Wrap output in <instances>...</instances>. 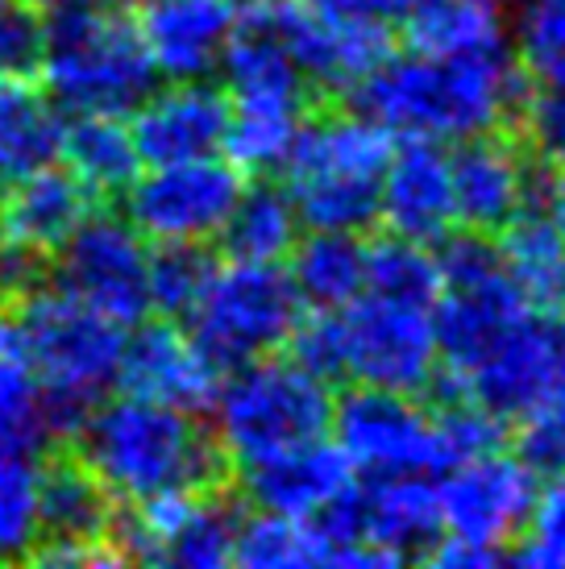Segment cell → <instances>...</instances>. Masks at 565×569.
<instances>
[{
  "label": "cell",
  "mask_w": 565,
  "mask_h": 569,
  "mask_svg": "<svg viewBox=\"0 0 565 569\" xmlns=\"http://www.w3.org/2000/svg\"><path fill=\"white\" fill-rule=\"evenodd\" d=\"M545 217L557 224V233L565 238V167H553L549 191H545Z\"/></svg>",
  "instance_id": "obj_46"
},
{
  "label": "cell",
  "mask_w": 565,
  "mask_h": 569,
  "mask_svg": "<svg viewBox=\"0 0 565 569\" xmlns=\"http://www.w3.org/2000/svg\"><path fill=\"white\" fill-rule=\"evenodd\" d=\"M304 317L296 283L279 262H217L205 296L196 300L184 325L220 375L237 366L282 353L287 337Z\"/></svg>",
  "instance_id": "obj_6"
},
{
  "label": "cell",
  "mask_w": 565,
  "mask_h": 569,
  "mask_svg": "<svg viewBox=\"0 0 565 569\" xmlns=\"http://www.w3.org/2000/svg\"><path fill=\"white\" fill-rule=\"evenodd\" d=\"M246 188V171L225 154L191 162H162L133 174L126 188V221L146 241H217L229 221L237 196Z\"/></svg>",
  "instance_id": "obj_8"
},
{
  "label": "cell",
  "mask_w": 565,
  "mask_h": 569,
  "mask_svg": "<svg viewBox=\"0 0 565 569\" xmlns=\"http://www.w3.org/2000/svg\"><path fill=\"white\" fill-rule=\"evenodd\" d=\"M378 221L424 246H433L457 224L449 150L437 138H399L378 188Z\"/></svg>",
  "instance_id": "obj_17"
},
{
  "label": "cell",
  "mask_w": 565,
  "mask_h": 569,
  "mask_svg": "<svg viewBox=\"0 0 565 569\" xmlns=\"http://www.w3.org/2000/svg\"><path fill=\"white\" fill-rule=\"evenodd\" d=\"M241 499L262 511H279L291 520H308L313 511L329 503L341 487H349L358 470L349 466L337 441L313 437V441L275 449L267 458H254L237 466Z\"/></svg>",
  "instance_id": "obj_18"
},
{
  "label": "cell",
  "mask_w": 565,
  "mask_h": 569,
  "mask_svg": "<svg viewBox=\"0 0 565 569\" xmlns=\"http://www.w3.org/2000/svg\"><path fill=\"white\" fill-rule=\"evenodd\" d=\"M519 142L533 150L541 162L565 167V88L549 83H533V92L519 109L516 126H512Z\"/></svg>",
  "instance_id": "obj_41"
},
{
  "label": "cell",
  "mask_w": 565,
  "mask_h": 569,
  "mask_svg": "<svg viewBox=\"0 0 565 569\" xmlns=\"http://www.w3.org/2000/svg\"><path fill=\"white\" fill-rule=\"evenodd\" d=\"M33 13L42 17H63V13H83V9H109L117 0H26Z\"/></svg>",
  "instance_id": "obj_45"
},
{
  "label": "cell",
  "mask_w": 565,
  "mask_h": 569,
  "mask_svg": "<svg viewBox=\"0 0 565 569\" xmlns=\"http://www.w3.org/2000/svg\"><path fill=\"white\" fill-rule=\"evenodd\" d=\"M313 109L296 104H262V100H229V129L220 154L246 174H275L296 142L299 121Z\"/></svg>",
  "instance_id": "obj_30"
},
{
  "label": "cell",
  "mask_w": 565,
  "mask_h": 569,
  "mask_svg": "<svg viewBox=\"0 0 565 569\" xmlns=\"http://www.w3.org/2000/svg\"><path fill=\"white\" fill-rule=\"evenodd\" d=\"M341 317H346L349 382L424 396V387L433 382L440 366L433 312L424 303L361 291L358 300L341 308Z\"/></svg>",
  "instance_id": "obj_12"
},
{
  "label": "cell",
  "mask_w": 565,
  "mask_h": 569,
  "mask_svg": "<svg viewBox=\"0 0 565 569\" xmlns=\"http://www.w3.org/2000/svg\"><path fill=\"white\" fill-rule=\"evenodd\" d=\"M329 432L361 475H440L437 428L420 396L341 382V396H333Z\"/></svg>",
  "instance_id": "obj_7"
},
{
  "label": "cell",
  "mask_w": 565,
  "mask_h": 569,
  "mask_svg": "<svg viewBox=\"0 0 565 569\" xmlns=\"http://www.w3.org/2000/svg\"><path fill=\"white\" fill-rule=\"evenodd\" d=\"M507 279L524 296L528 312L557 317L565 312V238L545 212H524L499 233Z\"/></svg>",
  "instance_id": "obj_27"
},
{
  "label": "cell",
  "mask_w": 565,
  "mask_h": 569,
  "mask_svg": "<svg viewBox=\"0 0 565 569\" xmlns=\"http://www.w3.org/2000/svg\"><path fill=\"white\" fill-rule=\"evenodd\" d=\"M437 487L424 475H370L361 482V540L399 561H424L440 540Z\"/></svg>",
  "instance_id": "obj_22"
},
{
  "label": "cell",
  "mask_w": 565,
  "mask_h": 569,
  "mask_svg": "<svg viewBox=\"0 0 565 569\" xmlns=\"http://www.w3.org/2000/svg\"><path fill=\"white\" fill-rule=\"evenodd\" d=\"M282 47L308 80L320 104H341L358 80H366L391 50H399L391 26L341 21L316 13L308 0H262Z\"/></svg>",
  "instance_id": "obj_11"
},
{
  "label": "cell",
  "mask_w": 565,
  "mask_h": 569,
  "mask_svg": "<svg viewBox=\"0 0 565 569\" xmlns=\"http://www.w3.org/2000/svg\"><path fill=\"white\" fill-rule=\"evenodd\" d=\"M96 208V196L67 167H33L0 188V246L54 258Z\"/></svg>",
  "instance_id": "obj_19"
},
{
  "label": "cell",
  "mask_w": 565,
  "mask_h": 569,
  "mask_svg": "<svg viewBox=\"0 0 565 569\" xmlns=\"http://www.w3.org/2000/svg\"><path fill=\"white\" fill-rule=\"evenodd\" d=\"M212 432L229 466H246L275 449L329 437L333 387L299 370L291 358H258L229 370L212 399Z\"/></svg>",
  "instance_id": "obj_5"
},
{
  "label": "cell",
  "mask_w": 565,
  "mask_h": 569,
  "mask_svg": "<svg viewBox=\"0 0 565 569\" xmlns=\"http://www.w3.org/2000/svg\"><path fill=\"white\" fill-rule=\"evenodd\" d=\"M299 238V212L291 204V191L282 179L258 174L241 188L229 221L220 224L217 241L225 258L237 262H282Z\"/></svg>",
  "instance_id": "obj_28"
},
{
  "label": "cell",
  "mask_w": 565,
  "mask_h": 569,
  "mask_svg": "<svg viewBox=\"0 0 565 569\" xmlns=\"http://www.w3.org/2000/svg\"><path fill=\"white\" fill-rule=\"evenodd\" d=\"M399 42L416 54H462L490 42H503V21L495 0H412L408 17L399 26Z\"/></svg>",
  "instance_id": "obj_29"
},
{
  "label": "cell",
  "mask_w": 565,
  "mask_h": 569,
  "mask_svg": "<svg viewBox=\"0 0 565 569\" xmlns=\"http://www.w3.org/2000/svg\"><path fill=\"white\" fill-rule=\"evenodd\" d=\"M50 445L47 396L30 370L0 358V453H38Z\"/></svg>",
  "instance_id": "obj_37"
},
{
  "label": "cell",
  "mask_w": 565,
  "mask_h": 569,
  "mask_svg": "<svg viewBox=\"0 0 565 569\" xmlns=\"http://www.w3.org/2000/svg\"><path fill=\"white\" fill-rule=\"evenodd\" d=\"M533 80L516 63L512 42H490L462 54H416L404 47L346 92L349 112L383 126L395 138L457 142L483 129H512Z\"/></svg>",
  "instance_id": "obj_1"
},
{
  "label": "cell",
  "mask_w": 565,
  "mask_h": 569,
  "mask_svg": "<svg viewBox=\"0 0 565 569\" xmlns=\"http://www.w3.org/2000/svg\"><path fill=\"white\" fill-rule=\"evenodd\" d=\"M466 396L483 403L490 416L499 420H519L528 408H536L549 396L557 379H553V353H549V325L541 312H528L516 329L490 349L483 362L474 366L462 379Z\"/></svg>",
  "instance_id": "obj_21"
},
{
  "label": "cell",
  "mask_w": 565,
  "mask_h": 569,
  "mask_svg": "<svg viewBox=\"0 0 565 569\" xmlns=\"http://www.w3.org/2000/svg\"><path fill=\"white\" fill-rule=\"evenodd\" d=\"M433 411V428H437V449H440V475L457 466V461L483 458L495 449H507L512 425L490 416L483 403H474L470 396H449L428 403Z\"/></svg>",
  "instance_id": "obj_35"
},
{
  "label": "cell",
  "mask_w": 565,
  "mask_h": 569,
  "mask_svg": "<svg viewBox=\"0 0 565 569\" xmlns=\"http://www.w3.org/2000/svg\"><path fill=\"white\" fill-rule=\"evenodd\" d=\"M545 478L549 482L536 487L524 532L503 549V561H512V566L565 569V470Z\"/></svg>",
  "instance_id": "obj_39"
},
{
  "label": "cell",
  "mask_w": 565,
  "mask_h": 569,
  "mask_svg": "<svg viewBox=\"0 0 565 569\" xmlns=\"http://www.w3.org/2000/svg\"><path fill=\"white\" fill-rule=\"evenodd\" d=\"M282 353L308 370L313 379L325 387H341L349 382V349H346V317L341 308H304L296 329L287 337Z\"/></svg>",
  "instance_id": "obj_38"
},
{
  "label": "cell",
  "mask_w": 565,
  "mask_h": 569,
  "mask_svg": "<svg viewBox=\"0 0 565 569\" xmlns=\"http://www.w3.org/2000/svg\"><path fill=\"white\" fill-rule=\"evenodd\" d=\"M234 566L246 569H299L320 566V545H316L308 520H291L279 511H254L237 520L234 537Z\"/></svg>",
  "instance_id": "obj_32"
},
{
  "label": "cell",
  "mask_w": 565,
  "mask_h": 569,
  "mask_svg": "<svg viewBox=\"0 0 565 569\" xmlns=\"http://www.w3.org/2000/svg\"><path fill=\"white\" fill-rule=\"evenodd\" d=\"M553 167L541 162L512 129H483L449 150V188L457 224L499 233L524 212H545Z\"/></svg>",
  "instance_id": "obj_10"
},
{
  "label": "cell",
  "mask_w": 565,
  "mask_h": 569,
  "mask_svg": "<svg viewBox=\"0 0 565 569\" xmlns=\"http://www.w3.org/2000/svg\"><path fill=\"white\" fill-rule=\"evenodd\" d=\"M217 366L208 362L200 346L188 337V329H179L175 320H150V325H133L126 332V349H121V366H117V382L129 396L155 399L167 408L205 416L217 399L220 387Z\"/></svg>",
  "instance_id": "obj_14"
},
{
  "label": "cell",
  "mask_w": 565,
  "mask_h": 569,
  "mask_svg": "<svg viewBox=\"0 0 565 569\" xmlns=\"http://www.w3.org/2000/svg\"><path fill=\"white\" fill-rule=\"evenodd\" d=\"M59 159L92 196H117L141 171V154L121 112H71L59 138Z\"/></svg>",
  "instance_id": "obj_24"
},
{
  "label": "cell",
  "mask_w": 565,
  "mask_h": 569,
  "mask_svg": "<svg viewBox=\"0 0 565 569\" xmlns=\"http://www.w3.org/2000/svg\"><path fill=\"white\" fill-rule=\"evenodd\" d=\"M366 291L370 296H387V300L433 308V300L440 296L433 246L383 229L378 238L366 241Z\"/></svg>",
  "instance_id": "obj_31"
},
{
  "label": "cell",
  "mask_w": 565,
  "mask_h": 569,
  "mask_svg": "<svg viewBox=\"0 0 565 569\" xmlns=\"http://www.w3.org/2000/svg\"><path fill=\"white\" fill-rule=\"evenodd\" d=\"M47 21L26 0H0V76H38Z\"/></svg>",
  "instance_id": "obj_42"
},
{
  "label": "cell",
  "mask_w": 565,
  "mask_h": 569,
  "mask_svg": "<svg viewBox=\"0 0 565 569\" xmlns=\"http://www.w3.org/2000/svg\"><path fill=\"white\" fill-rule=\"evenodd\" d=\"M225 129H229V92L212 88L208 80H167V88H155L129 112V133L141 167L220 154Z\"/></svg>",
  "instance_id": "obj_16"
},
{
  "label": "cell",
  "mask_w": 565,
  "mask_h": 569,
  "mask_svg": "<svg viewBox=\"0 0 565 569\" xmlns=\"http://www.w3.org/2000/svg\"><path fill=\"white\" fill-rule=\"evenodd\" d=\"M433 337L437 362L457 379H466L474 366L499 346L519 320L528 317V303L507 279V270L474 287H445L433 300Z\"/></svg>",
  "instance_id": "obj_20"
},
{
  "label": "cell",
  "mask_w": 565,
  "mask_h": 569,
  "mask_svg": "<svg viewBox=\"0 0 565 569\" xmlns=\"http://www.w3.org/2000/svg\"><path fill=\"white\" fill-rule=\"evenodd\" d=\"M536 487H541V478L507 449L457 461L445 470L437 487L440 528H445V537L474 540V545H487L503 553L524 532Z\"/></svg>",
  "instance_id": "obj_13"
},
{
  "label": "cell",
  "mask_w": 565,
  "mask_h": 569,
  "mask_svg": "<svg viewBox=\"0 0 565 569\" xmlns=\"http://www.w3.org/2000/svg\"><path fill=\"white\" fill-rule=\"evenodd\" d=\"M424 561H433V566H462V569H474V566H499L503 553L499 549H487V545H474V540H462V537H445L428 549Z\"/></svg>",
  "instance_id": "obj_44"
},
{
  "label": "cell",
  "mask_w": 565,
  "mask_h": 569,
  "mask_svg": "<svg viewBox=\"0 0 565 569\" xmlns=\"http://www.w3.org/2000/svg\"><path fill=\"white\" fill-rule=\"evenodd\" d=\"M9 303L21 332V366L47 396L50 445L76 441L88 411L117 387L126 325L100 317L59 287H33Z\"/></svg>",
  "instance_id": "obj_3"
},
{
  "label": "cell",
  "mask_w": 565,
  "mask_h": 569,
  "mask_svg": "<svg viewBox=\"0 0 565 569\" xmlns=\"http://www.w3.org/2000/svg\"><path fill=\"white\" fill-rule=\"evenodd\" d=\"M146 270L150 241L126 217L96 208L54 253V287L126 329L150 317Z\"/></svg>",
  "instance_id": "obj_9"
},
{
  "label": "cell",
  "mask_w": 565,
  "mask_h": 569,
  "mask_svg": "<svg viewBox=\"0 0 565 569\" xmlns=\"http://www.w3.org/2000/svg\"><path fill=\"white\" fill-rule=\"evenodd\" d=\"M38 482L42 466L33 453H0V561L30 557L42 540Z\"/></svg>",
  "instance_id": "obj_34"
},
{
  "label": "cell",
  "mask_w": 565,
  "mask_h": 569,
  "mask_svg": "<svg viewBox=\"0 0 565 569\" xmlns=\"http://www.w3.org/2000/svg\"><path fill=\"white\" fill-rule=\"evenodd\" d=\"M316 13L341 17V21H370V26H391L399 30L408 17L412 0H308Z\"/></svg>",
  "instance_id": "obj_43"
},
{
  "label": "cell",
  "mask_w": 565,
  "mask_h": 569,
  "mask_svg": "<svg viewBox=\"0 0 565 569\" xmlns=\"http://www.w3.org/2000/svg\"><path fill=\"white\" fill-rule=\"evenodd\" d=\"M287 274L304 308H346L366 291V241L341 229H308L287 250Z\"/></svg>",
  "instance_id": "obj_25"
},
{
  "label": "cell",
  "mask_w": 565,
  "mask_h": 569,
  "mask_svg": "<svg viewBox=\"0 0 565 569\" xmlns=\"http://www.w3.org/2000/svg\"><path fill=\"white\" fill-rule=\"evenodd\" d=\"M217 270V258L200 241H162L150 250L146 270V291H150V312L167 320H184L205 296L208 279Z\"/></svg>",
  "instance_id": "obj_33"
},
{
  "label": "cell",
  "mask_w": 565,
  "mask_h": 569,
  "mask_svg": "<svg viewBox=\"0 0 565 569\" xmlns=\"http://www.w3.org/2000/svg\"><path fill=\"white\" fill-rule=\"evenodd\" d=\"M512 425L516 432L507 437V445L536 478L565 470V387H553L549 396Z\"/></svg>",
  "instance_id": "obj_40"
},
{
  "label": "cell",
  "mask_w": 565,
  "mask_h": 569,
  "mask_svg": "<svg viewBox=\"0 0 565 569\" xmlns=\"http://www.w3.org/2000/svg\"><path fill=\"white\" fill-rule=\"evenodd\" d=\"M158 80H208L220 67L241 0H129Z\"/></svg>",
  "instance_id": "obj_15"
},
{
  "label": "cell",
  "mask_w": 565,
  "mask_h": 569,
  "mask_svg": "<svg viewBox=\"0 0 565 569\" xmlns=\"http://www.w3.org/2000/svg\"><path fill=\"white\" fill-rule=\"evenodd\" d=\"M76 441L79 461L126 507L217 490L234 475L217 432L200 425V416L129 391L96 403L79 425Z\"/></svg>",
  "instance_id": "obj_2"
},
{
  "label": "cell",
  "mask_w": 565,
  "mask_h": 569,
  "mask_svg": "<svg viewBox=\"0 0 565 569\" xmlns=\"http://www.w3.org/2000/svg\"><path fill=\"white\" fill-rule=\"evenodd\" d=\"M38 76L67 112H129L158 88V71L126 13L83 9L47 17Z\"/></svg>",
  "instance_id": "obj_4"
},
{
  "label": "cell",
  "mask_w": 565,
  "mask_h": 569,
  "mask_svg": "<svg viewBox=\"0 0 565 569\" xmlns=\"http://www.w3.org/2000/svg\"><path fill=\"white\" fill-rule=\"evenodd\" d=\"M63 112L33 76H0V188L59 159Z\"/></svg>",
  "instance_id": "obj_23"
},
{
  "label": "cell",
  "mask_w": 565,
  "mask_h": 569,
  "mask_svg": "<svg viewBox=\"0 0 565 569\" xmlns=\"http://www.w3.org/2000/svg\"><path fill=\"white\" fill-rule=\"evenodd\" d=\"M38 516H42V540H112L117 523V499L100 487V478L83 461H54L42 470L38 482Z\"/></svg>",
  "instance_id": "obj_26"
},
{
  "label": "cell",
  "mask_w": 565,
  "mask_h": 569,
  "mask_svg": "<svg viewBox=\"0 0 565 569\" xmlns=\"http://www.w3.org/2000/svg\"><path fill=\"white\" fill-rule=\"evenodd\" d=\"M512 50L533 83L565 88V0H519Z\"/></svg>",
  "instance_id": "obj_36"
}]
</instances>
